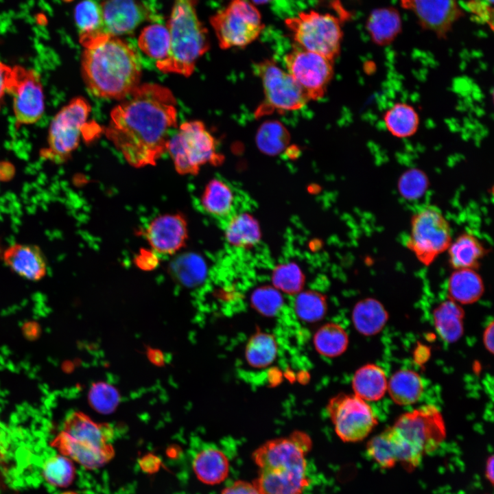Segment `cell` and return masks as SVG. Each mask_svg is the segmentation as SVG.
Returning <instances> with one entry per match:
<instances>
[{
	"instance_id": "7402d4cb",
	"label": "cell",
	"mask_w": 494,
	"mask_h": 494,
	"mask_svg": "<svg viewBox=\"0 0 494 494\" xmlns=\"http://www.w3.org/2000/svg\"><path fill=\"white\" fill-rule=\"evenodd\" d=\"M366 28L375 44L379 46L390 45L401 32V14L394 7L375 8L367 18Z\"/></svg>"
},
{
	"instance_id": "f6af8a7d",
	"label": "cell",
	"mask_w": 494,
	"mask_h": 494,
	"mask_svg": "<svg viewBox=\"0 0 494 494\" xmlns=\"http://www.w3.org/2000/svg\"><path fill=\"white\" fill-rule=\"evenodd\" d=\"M159 263L158 255L151 248L142 249L135 257V263L143 270L154 269Z\"/></svg>"
},
{
	"instance_id": "f1b7e54d",
	"label": "cell",
	"mask_w": 494,
	"mask_h": 494,
	"mask_svg": "<svg viewBox=\"0 0 494 494\" xmlns=\"http://www.w3.org/2000/svg\"><path fill=\"white\" fill-rule=\"evenodd\" d=\"M224 236L231 246L248 249L259 242L261 232L258 221L251 214L239 213L228 218Z\"/></svg>"
},
{
	"instance_id": "83f0119b",
	"label": "cell",
	"mask_w": 494,
	"mask_h": 494,
	"mask_svg": "<svg viewBox=\"0 0 494 494\" xmlns=\"http://www.w3.org/2000/svg\"><path fill=\"white\" fill-rule=\"evenodd\" d=\"M423 391L422 378L413 370L400 369L388 381L387 392L392 401L399 405L414 404L421 398Z\"/></svg>"
},
{
	"instance_id": "9c48e42d",
	"label": "cell",
	"mask_w": 494,
	"mask_h": 494,
	"mask_svg": "<svg viewBox=\"0 0 494 494\" xmlns=\"http://www.w3.org/2000/svg\"><path fill=\"white\" fill-rule=\"evenodd\" d=\"M296 44L332 60L340 51L342 31L339 19L315 11L301 12L285 20Z\"/></svg>"
},
{
	"instance_id": "836d02e7",
	"label": "cell",
	"mask_w": 494,
	"mask_h": 494,
	"mask_svg": "<svg viewBox=\"0 0 494 494\" xmlns=\"http://www.w3.org/2000/svg\"><path fill=\"white\" fill-rule=\"evenodd\" d=\"M138 45L145 54L156 62L164 60L170 47L168 28L158 23L145 27L139 37Z\"/></svg>"
},
{
	"instance_id": "ee69618b",
	"label": "cell",
	"mask_w": 494,
	"mask_h": 494,
	"mask_svg": "<svg viewBox=\"0 0 494 494\" xmlns=\"http://www.w3.org/2000/svg\"><path fill=\"white\" fill-rule=\"evenodd\" d=\"M466 5L473 21L486 24L493 30V8L491 5L484 0H467Z\"/></svg>"
},
{
	"instance_id": "8d00e7d4",
	"label": "cell",
	"mask_w": 494,
	"mask_h": 494,
	"mask_svg": "<svg viewBox=\"0 0 494 494\" xmlns=\"http://www.w3.org/2000/svg\"><path fill=\"white\" fill-rule=\"evenodd\" d=\"M256 139L258 148L261 152L275 155L281 152L287 145L290 134L279 122L267 121L259 128Z\"/></svg>"
},
{
	"instance_id": "60d3db41",
	"label": "cell",
	"mask_w": 494,
	"mask_h": 494,
	"mask_svg": "<svg viewBox=\"0 0 494 494\" xmlns=\"http://www.w3.org/2000/svg\"><path fill=\"white\" fill-rule=\"evenodd\" d=\"M429 179L427 174L418 168L405 170L397 182V189L405 200L412 201L421 198L427 191Z\"/></svg>"
},
{
	"instance_id": "11a10c76",
	"label": "cell",
	"mask_w": 494,
	"mask_h": 494,
	"mask_svg": "<svg viewBox=\"0 0 494 494\" xmlns=\"http://www.w3.org/2000/svg\"><path fill=\"white\" fill-rule=\"evenodd\" d=\"M61 494H77L75 493L71 492V491H67Z\"/></svg>"
},
{
	"instance_id": "c3c4849f",
	"label": "cell",
	"mask_w": 494,
	"mask_h": 494,
	"mask_svg": "<svg viewBox=\"0 0 494 494\" xmlns=\"http://www.w3.org/2000/svg\"><path fill=\"white\" fill-rule=\"evenodd\" d=\"M11 67L0 62V107L5 93Z\"/></svg>"
},
{
	"instance_id": "e0dca14e",
	"label": "cell",
	"mask_w": 494,
	"mask_h": 494,
	"mask_svg": "<svg viewBox=\"0 0 494 494\" xmlns=\"http://www.w3.org/2000/svg\"><path fill=\"white\" fill-rule=\"evenodd\" d=\"M187 224L180 214L158 215L145 226L143 234L150 248L158 255H172L185 245Z\"/></svg>"
},
{
	"instance_id": "816d5d0a",
	"label": "cell",
	"mask_w": 494,
	"mask_h": 494,
	"mask_svg": "<svg viewBox=\"0 0 494 494\" xmlns=\"http://www.w3.org/2000/svg\"><path fill=\"white\" fill-rule=\"evenodd\" d=\"M148 357L152 362L158 366L162 365L164 362L163 355L158 350L150 349L148 351Z\"/></svg>"
},
{
	"instance_id": "6da1fadb",
	"label": "cell",
	"mask_w": 494,
	"mask_h": 494,
	"mask_svg": "<svg viewBox=\"0 0 494 494\" xmlns=\"http://www.w3.org/2000/svg\"><path fill=\"white\" fill-rule=\"evenodd\" d=\"M176 126L172 93L149 83L138 86L111 111L105 134L130 165L141 167L156 164Z\"/></svg>"
},
{
	"instance_id": "9a60e30c",
	"label": "cell",
	"mask_w": 494,
	"mask_h": 494,
	"mask_svg": "<svg viewBox=\"0 0 494 494\" xmlns=\"http://www.w3.org/2000/svg\"><path fill=\"white\" fill-rule=\"evenodd\" d=\"M284 61L287 72L310 100L323 97L333 78V60L297 45L285 56Z\"/></svg>"
},
{
	"instance_id": "d6a6232c",
	"label": "cell",
	"mask_w": 494,
	"mask_h": 494,
	"mask_svg": "<svg viewBox=\"0 0 494 494\" xmlns=\"http://www.w3.org/2000/svg\"><path fill=\"white\" fill-rule=\"evenodd\" d=\"M277 354V344L274 337L265 332H257L248 340L245 349L248 364L256 368H265L271 364Z\"/></svg>"
},
{
	"instance_id": "74e56055",
	"label": "cell",
	"mask_w": 494,
	"mask_h": 494,
	"mask_svg": "<svg viewBox=\"0 0 494 494\" xmlns=\"http://www.w3.org/2000/svg\"><path fill=\"white\" fill-rule=\"evenodd\" d=\"M294 309L297 316L303 321L315 322L325 316L327 310V301L318 292L302 291L297 294L294 301Z\"/></svg>"
},
{
	"instance_id": "cb8c5ba5",
	"label": "cell",
	"mask_w": 494,
	"mask_h": 494,
	"mask_svg": "<svg viewBox=\"0 0 494 494\" xmlns=\"http://www.w3.org/2000/svg\"><path fill=\"white\" fill-rule=\"evenodd\" d=\"M447 252L449 263L454 270H476L487 251L477 236L464 232L453 239Z\"/></svg>"
},
{
	"instance_id": "4fadbf2b",
	"label": "cell",
	"mask_w": 494,
	"mask_h": 494,
	"mask_svg": "<svg viewBox=\"0 0 494 494\" xmlns=\"http://www.w3.org/2000/svg\"><path fill=\"white\" fill-rule=\"evenodd\" d=\"M327 410L336 434L344 442L364 440L378 423L370 405L355 394L333 397Z\"/></svg>"
},
{
	"instance_id": "1f68e13d",
	"label": "cell",
	"mask_w": 494,
	"mask_h": 494,
	"mask_svg": "<svg viewBox=\"0 0 494 494\" xmlns=\"http://www.w3.org/2000/svg\"><path fill=\"white\" fill-rule=\"evenodd\" d=\"M313 342L318 353L327 357H336L346 351L349 339L347 332L340 325L328 322L317 330Z\"/></svg>"
},
{
	"instance_id": "277c9868",
	"label": "cell",
	"mask_w": 494,
	"mask_h": 494,
	"mask_svg": "<svg viewBox=\"0 0 494 494\" xmlns=\"http://www.w3.org/2000/svg\"><path fill=\"white\" fill-rule=\"evenodd\" d=\"M115 431L108 423H99L82 412H73L51 442L60 454L88 469L106 464L115 456L111 444Z\"/></svg>"
},
{
	"instance_id": "5bb4252c",
	"label": "cell",
	"mask_w": 494,
	"mask_h": 494,
	"mask_svg": "<svg viewBox=\"0 0 494 494\" xmlns=\"http://www.w3.org/2000/svg\"><path fill=\"white\" fill-rule=\"evenodd\" d=\"M7 93L12 97L17 126L37 122L45 110L43 88L38 73L21 66L11 67Z\"/></svg>"
},
{
	"instance_id": "f546056e",
	"label": "cell",
	"mask_w": 494,
	"mask_h": 494,
	"mask_svg": "<svg viewBox=\"0 0 494 494\" xmlns=\"http://www.w3.org/2000/svg\"><path fill=\"white\" fill-rule=\"evenodd\" d=\"M200 202L208 215L216 218H228L233 212L235 196L226 183L214 178L205 186Z\"/></svg>"
},
{
	"instance_id": "ac0fdd59",
	"label": "cell",
	"mask_w": 494,
	"mask_h": 494,
	"mask_svg": "<svg viewBox=\"0 0 494 494\" xmlns=\"http://www.w3.org/2000/svg\"><path fill=\"white\" fill-rule=\"evenodd\" d=\"M101 7L106 38L132 32L148 16V10L137 0H106Z\"/></svg>"
},
{
	"instance_id": "d6986e66",
	"label": "cell",
	"mask_w": 494,
	"mask_h": 494,
	"mask_svg": "<svg viewBox=\"0 0 494 494\" xmlns=\"http://www.w3.org/2000/svg\"><path fill=\"white\" fill-rule=\"evenodd\" d=\"M5 263L16 274L31 281H38L47 272L45 259L40 250L33 245L17 244L3 253Z\"/></svg>"
},
{
	"instance_id": "4316f807",
	"label": "cell",
	"mask_w": 494,
	"mask_h": 494,
	"mask_svg": "<svg viewBox=\"0 0 494 494\" xmlns=\"http://www.w3.org/2000/svg\"><path fill=\"white\" fill-rule=\"evenodd\" d=\"M432 316L435 329L443 341L454 343L461 338L464 318L462 305L448 298L434 309Z\"/></svg>"
},
{
	"instance_id": "7dc6e473",
	"label": "cell",
	"mask_w": 494,
	"mask_h": 494,
	"mask_svg": "<svg viewBox=\"0 0 494 494\" xmlns=\"http://www.w3.org/2000/svg\"><path fill=\"white\" fill-rule=\"evenodd\" d=\"M493 331L494 322H489L484 329L482 333V342L485 349L491 353H493Z\"/></svg>"
},
{
	"instance_id": "7a4b0ae2",
	"label": "cell",
	"mask_w": 494,
	"mask_h": 494,
	"mask_svg": "<svg viewBox=\"0 0 494 494\" xmlns=\"http://www.w3.org/2000/svg\"><path fill=\"white\" fill-rule=\"evenodd\" d=\"M82 71L93 95L124 99L139 86L141 64L139 55L129 45L110 37L85 47Z\"/></svg>"
},
{
	"instance_id": "ffe728a7",
	"label": "cell",
	"mask_w": 494,
	"mask_h": 494,
	"mask_svg": "<svg viewBox=\"0 0 494 494\" xmlns=\"http://www.w3.org/2000/svg\"><path fill=\"white\" fill-rule=\"evenodd\" d=\"M191 467L196 478L201 482L209 485L221 483L229 472V462L226 456L219 449L208 445L193 453Z\"/></svg>"
},
{
	"instance_id": "ba28073f",
	"label": "cell",
	"mask_w": 494,
	"mask_h": 494,
	"mask_svg": "<svg viewBox=\"0 0 494 494\" xmlns=\"http://www.w3.org/2000/svg\"><path fill=\"white\" fill-rule=\"evenodd\" d=\"M167 150L180 174H196L202 165H219L224 160L216 152L214 137L200 121L183 123L171 137Z\"/></svg>"
},
{
	"instance_id": "2e32d148",
	"label": "cell",
	"mask_w": 494,
	"mask_h": 494,
	"mask_svg": "<svg viewBox=\"0 0 494 494\" xmlns=\"http://www.w3.org/2000/svg\"><path fill=\"white\" fill-rule=\"evenodd\" d=\"M401 6L412 12L421 27L445 39L454 25L465 15L458 0H399Z\"/></svg>"
},
{
	"instance_id": "db71d44e",
	"label": "cell",
	"mask_w": 494,
	"mask_h": 494,
	"mask_svg": "<svg viewBox=\"0 0 494 494\" xmlns=\"http://www.w3.org/2000/svg\"><path fill=\"white\" fill-rule=\"evenodd\" d=\"M484 1H485L486 3H488L489 4H490L491 5H493V0H484Z\"/></svg>"
},
{
	"instance_id": "5b68a950",
	"label": "cell",
	"mask_w": 494,
	"mask_h": 494,
	"mask_svg": "<svg viewBox=\"0 0 494 494\" xmlns=\"http://www.w3.org/2000/svg\"><path fill=\"white\" fill-rule=\"evenodd\" d=\"M398 462L412 470L423 456L435 451L446 437L443 414L434 405H424L401 414L389 427Z\"/></svg>"
},
{
	"instance_id": "b9f144b4",
	"label": "cell",
	"mask_w": 494,
	"mask_h": 494,
	"mask_svg": "<svg viewBox=\"0 0 494 494\" xmlns=\"http://www.w3.org/2000/svg\"><path fill=\"white\" fill-rule=\"evenodd\" d=\"M119 400V394L115 388L104 382L93 384L89 392L91 405L100 413L109 414L113 412Z\"/></svg>"
},
{
	"instance_id": "7bdbcfd3",
	"label": "cell",
	"mask_w": 494,
	"mask_h": 494,
	"mask_svg": "<svg viewBox=\"0 0 494 494\" xmlns=\"http://www.w3.org/2000/svg\"><path fill=\"white\" fill-rule=\"evenodd\" d=\"M252 307L266 316H275L283 304L281 292L274 287L262 286L256 289L251 295Z\"/></svg>"
},
{
	"instance_id": "8fae6325",
	"label": "cell",
	"mask_w": 494,
	"mask_h": 494,
	"mask_svg": "<svg viewBox=\"0 0 494 494\" xmlns=\"http://www.w3.org/2000/svg\"><path fill=\"white\" fill-rule=\"evenodd\" d=\"M253 71L261 79L264 100L258 107V117L273 111L284 113L303 108L310 99L293 78L272 60L256 63Z\"/></svg>"
},
{
	"instance_id": "f35d334b",
	"label": "cell",
	"mask_w": 494,
	"mask_h": 494,
	"mask_svg": "<svg viewBox=\"0 0 494 494\" xmlns=\"http://www.w3.org/2000/svg\"><path fill=\"white\" fill-rule=\"evenodd\" d=\"M366 452L368 457L383 469L392 468L398 462L389 427L368 440Z\"/></svg>"
},
{
	"instance_id": "d4e9b609",
	"label": "cell",
	"mask_w": 494,
	"mask_h": 494,
	"mask_svg": "<svg viewBox=\"0 0 494 494\" xmlns=\"http://www.w3.org/2000/svg\"><path fill=\"white\" fill-rule=\"evenodd\" d=\"M75 23L84 47L105 40L101 4L97 0H82L75 7Z\"/></svg>"
},
{
	"instance_id": "8992f818",
	"label": "cell",
	"mask_w": 494,
	"mask_h": 494,
	"mask_svg": "<svg viewBox=\"0 0 494 494\" xmlns=\"http://www.w3.org/2000/svg\"><path fill=\"white\" fill-rule=\"evenodd\" d=\"M196 4V0H174L167 27L169 53L156 63L164 73L190 75L198 59L209 49L207 31L198 17Z\"/></svg>"
},
{
	"instance_id": "7c38bea8",
	"label": "cell",
	"mask_w": 494,
	"mask_h": 494,
	"mask_svg": "<svg viewBox=\"0 0 494 494\" xmlns=\"http://www.w3.org/2000/svg\"><path fill=\"white\" fill-rule=\"evenodd\" d=\"M220 47H242L254 41L263 28L258 10L246 0H233L210 19Z\"/></svg>"
},
{
	"instance_id": "f907efd6",
	"label": "cell",
	"mask_w": 494,
	"mask_h": 494,
	"mask_svg": "<svg viewBox=\"0 0 494 494\" xmlns=\"http://www.w3.org/2000/svg\"><path fill=\"white\" fill-rule=\"evenodd\" d=\"M494 458L491 455L486 460L485 467V475L491 484L494 482Z\"/></svg>"
},
{
	"instance_id": "52a82bcc",
	"label": "cell",
	"mask_w": 494,
	"mask_h": 494,
	"mask_svg": "<svg viewBox=\"0 0 494 494\" xmlns=\"http://www.w3.org/2000/svg\"><path fill=\"white\" fill-rule=\"evenodd\" d=\"M452 240L449 222L438 207L429 204L413 213L405 244L421 264L430 266Z\"/></svg>"
},
{
	"instance_id": "3957f363",
	"label": "cell",
	"mask_w": 494,
	"mask_h": 494,
	"mask_svg": "<svg viewBox=\"0 0 494 494\" xmlns=\"http://www.w3.org/2000/svg\"><path fill=\"white\" fill-rule=\"evenodd\" d=\"M308 441L305 434H294L268 440L254 452L259 467L255 484L261 494H303L307 484Z\"/></svg>"
},
{
	"instance_id": "ab89813d",
	"label": "cell",
	"mask_w": 494,
	"mask_h": 494,
	"mask_svg": "<svg viewBox=\"0 0 494 494\" xmlns=\"http://www.w3.org/2000/svg\"><path fill=\"white\" fill-rule=\"evenodd\" d=\"M274 287L288 294L301 292L305 277L298 265L294 263H282L277 266L272 275Z\"/></svg>"
},
{
	"instance_id": "30bf717a",
	"label": "cell",
	"mask_w": 494,
	"mask_h": 494,
	"mask_svg": "<svg viewBox=\"0 0 494 494\" xmlns=\"http://www.w3.org/2000/svg\"><path fill=\"white\" fill-rule=\"evenodd\" d=\"M90 112V105L82 97L63 106L50 124L47 145L40 152L43 158L55 163L67 160L79 145Z\"/></svg>"
},
{
	"instance_id": "44dd1931",
	"label": "cell",
	"mask_w": 494,
	"mask_h": 494,
	"mask_svg": "<svg viewBox=\"0 0 494 494\" xmlns=\"http://www.w3.org/2000/svg\"><path fill=\"white\" fill-rule=\"evenodd\" d=\"M484 292V281L475 269H455L447 280L448 298L460 305L476 303Z\"/></svg>"
},
{
	"instance_id": "603a6c76",
	"label": "cell",
	"mask_w": 494,
	"mask_h": 494,
	"mask_svg": "<svg viewBox=\"0 0 494 494\" xmlns=\"http://www.w3.org/2000/svg\"><path fill=\"white\" fill-rule=\"evenodd\" d=\"M389 319L384 305L376 298H365L358 301L352 310L351 320L355 329L365 336L379 333Z\"/></svg>"
},
{
	"instance_id": "484cf974",
	"label": "cell",
	"mask_w": 494,
	"mask_h": 494,
	"mask_svg": "<svg viewBox=\"0 0 494 494\" xmlns=\"http://www.w3.org/2000/svg\"><path fill=\"white\" fill-rule=\"evenodd\" d=\"M353 394L366 401H377L387 392L388 379L385 370L375 364H366L354 373L351 381Z\"/></svg>"
},
{
	"instance_id": "bcb514c9",
	"label": "cell",
	"mask_w": 494,
	"mask_h": 494,
	"mask_svg": "<svg viewBox=\"0 0 494 494\" xmlns=\"http://www.w3.org/2000/svg\"><path fill=\"white\" fill-rule=\"evenodd\" d=\"M221 494H261L255 484L237 481L226 486Z\"/></svg>"
},
{
	"instance_id": "e575fe53",
	"label": "cell",
	"mask_w": 494,
	"mask_h": 494,
	"mask_svg": "<svg viewBox=\"0 0 494 494\" xmlns=\"http://www.w3.org/2000/svg\"><path fill=\"white\" fill-rule=\"evenodd\" d=\"M72 461L60 454L48 458L42 467L44 479L57 488L69 486L75 478V468Z\"/></svg>"
},
{
	"instance_id": "f5cc1de1",
	"label": "cell",
	"mask_w": 494,
	"mask_h": 494,
	"mask_svg": "<svg viewBox=\"0 0 494 494\" xmlns=\"http://www.w3.org/2000/svg\"><path fill=\"white\" fill-rule=\"evenodd\" d=\"M271 0H252V1L255 4H263V3H268Z\"/></svg>"
},
{
	"instance_id": "681fc988",
	"label": "cell",
	"mask_w": 494,
	"mask_h": 494,
	"mask_svg": "<svg viewBox=\"0 0 494 494\" xmlns=\"http://www.w3.org/2000/svg\"><path fill=\"white\" fill-rule=\"evenodd\" d=\"M14 166L5 161L0 162V181L10 180L14 174Z\"/></svg>"
},
{
	"instance_id": "d590c367",
	"label": "cell",
	"mask_w": 494,
	"mask_h": 494,
	"mask_svg": "<svg viewBox=\"0 0 494 494\" xmlns=\"http://www.w3.org/2000/svg\"><path fill=\"white\" fill-rule=\"evenodd\" d=\"M172 271L180 283L194 287L204 280L207 266L200 257L195 254H187L175 260L172 266Z\"/></svg>"
},
{
	"instance_id": "9f6ffc18",
	"label": "cell",
	"mask_w": 494,
	"mask_h": 494,
	"mask_svg": "<svg viewBox=\"0 0 494 494\" xmlns=\"http://www.w3.org/2000/svg\"><path fill=\"white\" fill-rule=\"evenodd\" d=\"M176 494H187V493H176Z\"/></svg>"
},
{
	"instance_id": "4dcf8cb0",
	"label": "cell",
	"mask_w": 494,
	"mask_h": 494,
	"mask_svg": "<svg viewBox=\"0 0 494 494\" xmlns=\"http://www.w3.org/2000/svg\"><path fill=\"white\" fill-rule=\"evenodd\" d=\"M418 112L410 104L397 102L387 109L384 115L386 130L393 137L400 139L414 135L419 126Z\"/></svg>"
}]
</instances>
